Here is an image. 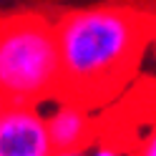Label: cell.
<instances>
[{
  "label": "cell",
  "mask_w": 156,
  "mask_h": 156,
  "mask_svg": "<svg viewBox=\"0 0 156 156\" xmlns=\"http://www.w3.org/2000/svg\"><path fill=\"white\" fill-rule=\"evenodd\" d=\"M133 156H156V126L139 141V146L133 149Z\"/></svg>",
  "instance_id": "5"
},
{
  "label": "cell",
  "mask_w": 156,
  "mask_h": 156,
  "mask_svg": "<svg viewBox=\"0 0 156 156\" xmlns=\"http://www.w3.org/2000/svg\"><path fill=\"white\" fill-rule=\"evenodd\" d=\"M156 20L133 5H93L55 20L61 48V96L86 106L113 98L133 76Z\"/></svg>",
  "instance_id": "1"
},
{
  "label": "cell",
  "mask_w": 156,
  "mask_h": 156,
  "mask_svg": "<svg viewBox=\"0 0 156 156\" xmlns=\"http://www.w3.org/2000/svg\"><path fill=\"white\" fill-rule=\"evenodd\" d=\"M5 103V98H3V91H0V106H3Z\"/></svg>",
  "instance_id": "8"
},
{
  "label": "cell",
  "mask_w": 156,
  "mask_h": 156,
  "mask_svg": "<svg viewBox=\"0 0 156 156\" xmlns=\"http://www.w3.org/2000/svg\"><path fill=\"white\" fill-rule=\"evenodd\" d=\"M91 156H126V154L113 144H96L91 149Z\"/></svg>",
  "instance_id": "6"
},
{
  "label": "cell",
  "mask_w": 156,
  "mask_h": 156,
  "mask_svg": "<svg viewBox=\"0 0 156 156\" xmlns=\"http://www.w3.org/2000/svg\"><path fill=\"white\" fill-rule=\"evenodd\" d=\"M63 68L55 20L41 13L0 18V91L10 103H43L61 96Z\"/></svg>",
  "instance_id": "2"
},
{
  "label": "cell",
  "mask_w": 156,
  "mask_h": 156,
  "mask_svg": "<svg viewBox=\"0 0 156 156\" xmlns=\"http://www.w3.org/2000/svg\"><path fill=\"white\" fill-rule=\"evenodd\" d=\"M53 156H91L88 149H61V151H55Z\"/></svg>",
  "instance_id": "7"
},
{
  "label": "cell",
  "mask_w": 156,
  "mask_h": 156,
  "mask_svg": "<svg viewBox=\"0 0 156 156\" xmlns=\"http://www.w3.org/2000/svg\"><path fill=\"white\" fill-rule=\"evenodd\" d=\"M48 119L35 103L0 106V156H53Z\"/></svg>",
  "instance_id": "3"
},
{
  "label": "cell",
  "mask_w": 156,
  "mask_h": 156,
  "mask_svg": "<svg viewBox=\"0 0 156 156\" xmlns=\"http://www.w3.org/2000/svg\"><path fill=\"white\" fill-rule=\"evenodd\" d=\"M58 98H61V103L45 116L55 151L88 149V144L96 136V121L91 116V106L78 103L73 98H63V96H58Z\"/></svg>",
  "instance_id": "4"
}]
</instances>
